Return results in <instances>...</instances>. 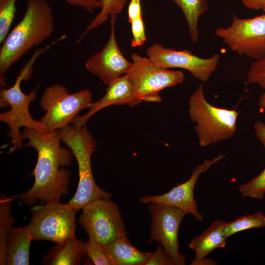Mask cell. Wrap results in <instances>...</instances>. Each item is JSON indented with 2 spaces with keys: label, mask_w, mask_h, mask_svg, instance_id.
Returning a JSON list of instances; mask_svg holds the SVG:
<instances>
[{
  "label": "cell",
  "mask_w": 265,
  "mask_h": 265,
  "mask_svg": "<svg viewBox=\"0 0 265 265\" xmlns=\"http://www.w3.org/2000/svg\"><path fill=\"white\" fill-rule=\"evenodd\" d=\"M28 224L33 240H47L56 243L75 237L77 212L66 203L51 201L31 209Z\"/></svg>",
  "instance_id": "ba28073f"
},
{
  "label": "cell",
  "mask_w": 265,
  "mask_h": 265,
  "mask_svg": "<svg viewBox=\"0 0 265 265\" xmlns=\"http://www.w3.org/2000/svg\"><path fill=\"white\" fill-rule=\"evenodd\" d=\"M262 9H263V11L265 12V6H264V7Z\"/></svg>",
  "instance_id": "e575fe53"
},
{
  "label": "cell",
  "mask_w": 265,
  "mask_h": 265,
  "mask_svg": "<svg viewBox=\"0 0 265 265\" xmlns=\"http://www.w3.org/2000/svg\"><path fill=\"white\" fill-rule=\"evenodd\" d=\"M42 109L46 113L40 120L47 132H53L69 125L79 112L88 108L92 94L88 89L70 93L60 84L47 87L40 99Z\"/></svg>",
  "instance_id": "52a82bcc"
},
{
  "label": "cell",
  "mask_w": 265,
  "mask_h": 265,
  "mask_svg": "<svg viewBox=\"0 0 265 265\" xmlns=\"http://www.w3.org/2000/svg\"><path fill=\"white\" fill-rule=\"evenodd\" d=\"M148 210L152 222L149 243L159 242L174 265H184L186 259L179 252L178 232L181 222L187 213L175 207L150 203Z\"/></svg>",
  "instance_id": "8fae6325"
},
{
  "label": "cell",
  "mask_w": 265,
  "mask_h": 265,
  "mask_svg": "<svg viewBox=\"0 0 265 265\" xmlns=\"http://www.w3.org/2000/svg\"><path fill=\"white\" fill-rule=\"evenodd\" d=\"M230 49L256 59L265 56V14L248 19L234 14L232 24L215 31Z\"/></svg>",
  "instance_id": "30bf717a"
},
{
  "label": "cell",
  "mask_w": 265,
  "mask_h": 265,
  "mask_svg": "<svg viewBox=\"0 0 265 265\" xmlns=\"http://www.w3.org/2000/svg\"><path fill=\"white\" fill-rule=\"evenodd\" d=\"M86 255L96 265H113L105 246L96 241L89 239L85 242Z\"/></svg>",
  "instance_id": "484cf974"
},
{
  "label": "cell",
  "mask_w": 265,
  "mask_h": 265,
  "mask_svg": "<svg viewBox=\"0 0 265 265\" xmlns=\"http://www.w3.org/2000/svg\"><path fill=\"white\" fill-rule=\"evenodd\" d=\"M71 6L81 7L92 13L96 8H102L103 0H64Z\"/></svg>",
  "instance_id": "f546056e"
},
{
  "label": "cell",
  "mask_w": 265,
  "mask_h": 265,
  "mask_svg": "<svg viewBox=\"0 0 265 265\" xmlns=\"http://www.w3.org/2000/svg\"><path fill=\"white\" fill-rule=\"evenodd\" d=\"M263 227L265 228V214L259 211L251 215L238 217L230 223H226L223 233L228 238L242 231Z\"/></svg>",
  "instance_id": "603a6c76"
},
{
  "label": "cell",
  "mask_w": 265,
  "mask_h": 265,
  "mask_svg": "<svg viewBox=\"0 0 265 265\" xmlns=\"http://www.w3.org/2000/svg\"><path fill=\"white\" fill-rule=\"evenodd\" d=\"M224 157L220 155L211 160L204 161L193 169L190 178L186 182L178 184L163 194L140 197V201L143 204L152 202L175 207L187 214H192L198 221H202L203 217L198 210L197 203L194 198V186L200 175Z\"/></svg>",
  "instance_id": "5bb4252c"
},
{
  "label": "cell",
  "mask_w": 265,
  "mask_h": 265,
  "mask_svg": "<svg viewBox=\"0 0 265 265\" xmlns=\"http://www.w3.org/2000/svg\"><path fill=\"white\" fill-rule=\"evenodd\" d=\"M14 197L2 194L0 198V265H5V251L8 234L14 219L10 210Z\"/></svg>",
  "instance_id": "44dd1931"
},
{
  "label": "cell",
  "mask_w": 265,
  "mask_h": 265,
  "mask_svg": "<svg viewBox=\"0 0 265 265\" xmlns=\"http://www.w3.org/2000/svg\"><path fill=\"white\" fill-rule=\"evenodd\" d=\"M130 23L132 33L131 47L135 48L142 46L147 40L142 16L132 21Z\"/></svg>",
  "instance_id": "83f0119b"
},
{
  "label": "cell",
  "mask_w": 265,
  "mask_h": 265,
  "mask_svg": "<svg viewBox=\"0 0 265 265\" xmlns=\"http://www.w3.org/2000/svg\"><path fill=\"white\" fill-rule=\"evenodd\" d=\"M104 246L113 265H145L153 253L138 249L126 236Z\"/></svg>",
  "instance_id": "d6986e66"
},
{
  "label": "cell",
  "mask_w": 265,
  "mask_h": 265,
  "mask_svg": "<svg viewBox=\"0 0 265 265\" xmlns=\"http://www.w3.org/2000/svg\"><path fill=\"white\" fill-rule=\"evenodd\" d=\"M22 134L23 139L28 140L25 146L36 150L37 160L32 173L34 177L32 186L17 197L26 205L38 201L43 204L60 201L63 195L69 193L71 171L64 167L71 164L72 151L61 145L58 130L42 133L25 128Z\"/></svg>",
  "instance_id": "6da1fadb"
},
{
  "label": "cell",
  "mask_w": 265,
  "mask_h": 265,
  "mask_svg": "<svg viewBox=\"0 0 265 265\" xmlns=\"http://www.w3.org/2000/svg\"><path fill=\"white\" fill-rule=\"evenodd\" d=\"M188 112L191 121L195 123L201 147L229 139L237 130V119L239 112L214 106L206 100L203 85H198L188 101Z\"/></svg>",
  "instance_id": "5b68a950"
},
{
  "label": "cell",
  "mask_w": 265,
  "mask_h": 265,
  "mask_svg": "<svg viewBox=\"0 0 265 265\" xmlns=\"http://www.w3.org/2000/svg\"><path fill=\"white\" fill-rule=\"evenodd\" d=\"M82 210L79 224L86 233L89 239L106 245L127 236L121 212L114 202L98 200Z\"/></svg>",
  "instance_id": "9c48e42d"
},
{
  "label": "cell",
  "mask_w": 265,
  "mask_h": 265,
  "mask_svg": "<svg viewBox=\"0 0 265 265\" xmlns=\"http://www.w3.org/2000/svg\"><path fill=\"white\" fill-rule=\"evenodd\" d=\"M258 106L261 108H265V92L260 96L258 100Z\"/></svg>",
  "instance_id": "836d02e7"
},
{
  "label": "cell",
  "mask_w": 265,
  "mask_h": 265,
  "mask_svg": "<svg viewBox=\"0 0 265 265\" xmlns=\"http://www.w3.org/2000/svg\"><path fill=\"white\" fill-rule=\"evenodd\" d=\"M51 47L49 44L44 48L36 49L21 69L13 85L8 88H3L0 91V107L3 108L10 106V109L0 113V120L10 129L8 136L12 139V146L9 152L22 147L23 138L20 132L21 127L32 129L42 133L47 132L41 122L34 120L29 112V105L37 97L36 88L26 94L22 91L21 84L23 80H28L31 76L32 67L37 58Z\"/></svg>",
  "instance_id": "3957f363"
},
{
  "label": "cell",
  "mask_w": 265,
  "mask_h": 265,
  "mask_svg": "<svg viewBox=\"0 0 265 265\" xmlns=\"http://www.w3.org/2000/svg\"><path fill=\"white\" fill-rule=\"evenodd\" d=\"M140 102L134 96L128 79L124 75L108 85L105 95L99 100L91 103L86 114L77 115L71 123L74 128H80L85 125L92 116L107 106L127 105L132 107Z\"/></svg>",
  "instance_id": "9a60e30c"
},
{
  "label": "cell",
  "mask_w": 265,
  "mask_h": 265,
  "mask_svg": "<svg viewBox=\"0 0 265 265\" xmlns=\"http://www.w3.org/2000/svg\"><path fill=\"white\" fill-rule=\"evenodd\" d=\"M142 16L141 0H130L128 8V21H132Z\"/></svg>",
  "instance_id": "4dcf8cb0"
},
{
  "label": "cell",
  "mask_w": 265,
  "mask_h": 265,
  "mask_svg": "<svg viewBox=\"0 0 265 265\" xmlns=\"http://www.w3.org/2000/svg\"><path fill=\"white\" fill-rule=\"evenodd\" d=\"M246 7L255 10L263 9L265 5V0H242Z\"/></svg>",
  "instance_id": "d6a6232c"
},
{
  "label": "cell",
  "mask_w": 265,
  "mask_h": 265,
  "mask_svg": "<svg viewBox=\"0 0 265 265\" xmlns=\"http://www.w3.org/2000/svg\"><path fill=\"white\" fill-rule=\"evenodd\" d=\"M247 76L249 82L258 84L265 89V56L251 64Z\"/></svg>",
  "instance_id": "4316f807"
},
{
  "label": "cell",
  "mask_w": 265,
  "mask_h": 265,
  "mask_svg": "<svg viewBox=\"0 0 265 265\" xmlns=\"http://www.w3.org/2000/svg\"><path fill=\"white\" fill-rule=\"evenodd\" d=\"M174 2L183 11L188 25L189 36L193 42L198 38V22L208 8L207 0H168Z\"/></svg>",
  "instance_id": "ffe728a7"
},
{
  "label": "cell",
  "mask_w": 265,
  "mask_h": 265,
  "mask_svg": "<svg viewBox=\"0 0 265 265\" xmlns=\"http://www.w3.org/2000/svg\"><path fill=\"white\" fill-rule=\"evenodd\" d=\"M86 255L85 242L75 237L56 243L43 257L45 265H79Z\"/></svg>",
  "instance_id": "ac0fdd59"
},
{
  "label": "cell",
  "mask_w": 265,
  "mask_h": 265,
  "mask_svg": "<svg viewBox=\"0 0 265 265\" xmlns=\"http://www.w3.org/2000/svg\"><path fill=\"white\" fill-rule=\"evenodd\" d=\"M103 5L100 12L90 22L85 28V31L79 38L78 42H80L88 32L99 26L104 24L110 17H117L121 13L125 7L127 0H103Z\"/></svg>",
  "instance_id": "7402d4cb"
},
{
  "label": "cell",
  "mask_w": 265,
  "mask_h": 265,
  "mask_svg": "<svg viewBox=\"0 0 265 265\" xmlns=\"http://www.w3.org/2000/svg\"><path fill=\"white\" fill-rule=\"evenodd\" d=\"M116 17L110 18V32L108 40L99 52L90 56L85 64V68L109 85L125 75L132 65L123 55L115 37L114 25Z\"/></svg>",
  "instance_id": "4fadbf2b"
},
{
  "label": "cell",
  "mask_w": 265,
  "mask_h": 265,
  "mask_svg": "<svg viewBox=\"0 0 265 265\" xmlns=\"http://www.w3.org/2000/svg\"><path fill=\"white\" fill-rule=\"evenodd\" d=\"M54 27L53 15L48 2L45 0H27L22 19L1 44L0 80L24 54L49 37Z\"/></svg>",
  "instance_id": "7a4b0ae2"
},
{
  "label": "cell",
  "mask_w": 265,
  "mask_h": 265,
  "mask_svg": "<svg viewBox=\"0 0 265 265\" xmlns=\"http://www.w3.org/2000/svg\"><path fill=\"white\" fill-rule=\"evenodd\" d=\"M131 58L132 65L125 75L134 96L140 102L159 103L161 90L181 84L185 80L182 71L160 67L148 57L132 53Z\"/></svg>",
  "instance_id": "8992f818"
},
{
  "label": "cell",
  "mask_w": 265,
  "mask_h": 265,
  "mask_svg": "<svg viewBox=\"0 0 265 265\" xmlns=\"http://www.w3.org/2000/svg\"><path fill=\"white\" fill-rule=\"evenodd\" d=\"M33 240L29 225L14 227L10 230L6 241L5 265H28L30 246Z\"/></svg>",
  "instance_id": "e0dca14e"
},
{
  "label": "cell",
  "mask_w": 265,
  "mask_h": 265,
  "mask_svg": "<svg viewBox=\"0 0 265 265\" xmlns=\"http://www.w3.org/2000/svg\"><path fill=\"white\" fill-rule=\"evenodd\" d=\"M238 191L243 197L263 199L265 194V168L249 182L240 185Z\"/></svg>",
  "instance_id": "d4e9b609"
},
{
  "label": "cell",
  "mask_w": 265,
  "mask_h": 265,
  "mask_svg": "<svg viewBox=\"0 0 265 265\" xmlns=\"http://www.w3.org/2000/svg\"><path fill=\"white\" fill-rule=\"evenodd\" d=\"M145 265H174L169 256L160 244L146 263Z\"/></svg>",
  "instance_id": "f1b7e54d"
},
{
  "label": "cell",
  "mask_w": 265,
  "mask_h": 265,
  "mask_svg": "<svg viewBox=\"0 0 265 265\" xmlns=\"http://www.w3.org/2000/svg\"><path fill=\"white\" fill-rule=\"evenodd\" d=\"M18 0H0V43H2L10 32L15 18Z\"/></svg>",
  "instance_id": "cb8c5ba5"
},
{
  "label": "cell",
  "mask_w": 265,
  "mask_h": 265,
  "mask_svg": "<svg viewBox=\"0 0 265 265\" xmlns=\"http://www.w3.org/2000/svg\"><path fill=\"white\" fill-rule=\"evenodd\" d=\"M254 130L257 138L265 148V124L260 121L256 122Z\"/></svg>",
  "instance_id": "1f68e13d"
},
{
  "label": "cell",
  "mask_w": 265,
  "mask_h": 265,
  "mask_svg": "<svg viewBox=\"0 0 265 265\" xmlns=\"http://www.w3.org/2000/svg\"><path fill=\"white\" fill-rule=\"evenodd\" d=\"M58 132L61 141L76 158L79 167L77 189L66 204L77 212L95 201L110 200L113 195L99 187L93 177L91 157L96 150L97 142L86 126L75 128L69 125Z\"/></svg>",
  "instance_id": "277c9868"
},
{
  "label": "cell",
  "mask_w": 265,
  "mask_h": 265,
  "mask_svg": "<svg viewBox=\"0 0 265 265\" xmlns=\"http://www.w3.org/2000/svg\"><path fill=\"white\" fill-rule=\"evenodd\" d=\"M224 221L216 220L201 235L195 237L189 243V248L195 251V255L191 265H215L210 259H205L211 252L218 248H223L227 238L223 233L226 224Z\"/></svg>",
  "instance_id": "2e32d148"
},
{
  "label": "cell",
  "mask_w": 265,
  "mask_h": 265,
  "mask_svg": "<svg viewBox=\"0 0 265 265\" xmlns=\"http://www.w3.org/2000/svg\"><path fill=\"white\" fill-rule=\"evenodd\" d=\"M146 53L148 57L156 65L167 69L178 68L186 70L194 78L202 81L209 79L220 59L217 53L210 58H203L188 50H176L165 48L159 43L150 46Z\"/></svg>",
  "instance_id": "7c38bea8"
}]
</instances>
